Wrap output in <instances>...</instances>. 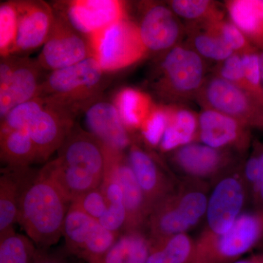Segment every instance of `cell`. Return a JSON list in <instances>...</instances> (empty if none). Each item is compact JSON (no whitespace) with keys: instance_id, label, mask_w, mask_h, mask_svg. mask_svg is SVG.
<instances>
[{"instance_id":"6da1fadb","label":"cell","mask_w":263,"mask_h":263,"mask_svg":"<svg viewBox=\"0 0 263 263\" xmlns=\"http://www.w3.org/2000/svg\"><path fill=\"white\" fill-rule=\"evenodd\" d=\"M20 190L18 222L38 247L56 245L70 200L43 169Z\"/></svg>"},{"instance_id":"7a4b0ae2","label":"cell","mask_w":263,"mask_h":263,"mask_svg":"<svg viewBox=\"0 0 263 263\" xmlns=\"http://www.w3.org/2000/svg\"><path fill=\"white\" fill-rule=\"evenodd\" d=\"M210 191V185L205 181L180 180L151 211L146 226L152 243L186 233L205 219Z\"/></svg>"},{"instance_id":"3957f363","label":"cell","mask_w":263,"mask_h":263,"mask_svg":"<svg viewBox=\"0 0 263 263\" xmlns=\"http://www.w3.org/2000/svg\"><path fill=\"white\" fill-rule=\"evenodd\" d=\"M263 242V209L245 212L224 234L200 233L190 263H233Z\"/></svg>"},{"instance_id":"277c9868","label":"cell","mask_w":263,"mask_h":263,"mask_svg":"<svg viewBox=\"0 0 263 263\" xmlns=\"http://www.w3.org/2000/svg\"><path fill=\"white\" fill-rule=\"evenodd\" d=\"M104 71L94 57L52 71L40 86L39 95L48 101L74 109L97 95Z\"/></svg>"},{"instance_id":"5b68a950","label":"cell","mask_w":263,"mask_h":263,"mask_svg":"<svg viewBox=\"0 0 263 263\" xmlns=\"http://www.w3.org/2000/svg\"><path fill=\"white\" fill-rule=\"evenodd\" d=\"M88 37L91 57L100 64L104 72L120 70L133 65L147 51L138 25L127 18Z\"/></svg>"},{"instance_id":"8992f818","label":"cell","mask_w":263,"mask_h":263,"mask_svg":"<svg viewBox=\"0 0 263 263\" xmlns=\"http://www.w3.org/2000/svg\"><path fill=\"white\" fill-rule=\"evenodd\" d=\"M250 201L240 167L230 169L213 183L202 234H224L243 214Z\"/></svg>"},{"instance_id":"52a82bcc","label":"cell","mask_w":263,"mask_h":263,"mask_svg":"<svg viewBox=\"0 0 263 263\" xmlns=\"http://www.w3.org/2000/svg\"><path fill=\"white\" fill-rule=\"evenodd\" d=\"M106 160V146L103 142L91 133L72 128L53 161L65 172L100 186Z\"/></svg>"},{"instance_id":"ba28073f","label":"cell","mask_w":263,"mask_h":263,"mask_svg":"<svg viewBox=\"0 0 263 263\" xmlns=\"http://www.w3.org/2000/svg\"><path fill=\"white\" fill-rule=\"evenodd\" d=\"M203 102L210 109L234 118L247 127L263 129V103L233 83L214 77L204 86Z\"/></svg>"},{"instance_id":"9c48e42d","label":"cell","mask_w":263,"mask_h":263,"mask_svg":"<svg viewBox=\"0 0 263 263\" xmlns=\"http://www.w3.org/2000/svg\"><path fill=\"white\" fill-rule=\"evenodd\" d=\"M174 167L183 179L212 181L235 167L233 153L216 149L202 143H193L174 151Z\"/></svg>"},{"instance_id":"30bf717a","label":"cell","mask_w":263,"mask_h":263,"mask_svg":"<svg viewBox=\"0 0 263 263\" xmlns=\"http://www.w3.org/2000/svg\"><path fill=\"white\" fill-rule=\"evenodd\" d=\"M91 56L89 43L64 17H54L51 32L37 59L41 68L54 71L70 67Z\"/></svg>"},{"instance_id":"8fae6325","label":"cell","mask_w":263,"mask_h":263,"mask_svg":"<svg viewBox=\"0 0 263 263\" xmlns=\"http://www.w3.org/2000/svg\"><path fill=\"white\" fill-rule=\"evenodd\" d=\"M46 101L44 109L27 127L37 150L38 162L47 160L55 151L61 148L73 128L76 114L73 109Z\"/></svg>"},{"instance_id":"7c38bea8","label":"cell","mask_w":263,"mask_h":263,"mask_svg":"<svg viewBox=\"0 0 263 263\" xmlns=\"http://www.w3.org/2000/svg\"><path fill=\"white\" fill-rule=\"evenodd\" d=\"M106 154L105 173L114 178L122 190L124 206L127 214L124 231L142 230L143 226H146L152 209L137 181L127 157L122 151L108 146H106Z\"/></svg>"},{"instance_id":"4fadbf2b","label":"cell","mask_w":263,"mask_h":263,"mask_svg":"<svg viewBox=\"0 0 263 263\" xmlns=\"http://www.w3.org/2000/svg\"><path fill=\"white\" fill-rule=\"evenodd\" d=\"M197 139L216 149L243 153L248 149L251 137L249 128L234 118L207 108L199 116Z\"/></svg>"},{"instance_id":"5bb4252c","label":"cell","mask_w":263,"mask_h":263,"mask_svg":"<svg viewBox=\"0 0 263 263\" xmlns=\"http://www.w3.org/2000/svg\"><path fill=\"white\" fill-rule=\"evenodd\" d=\"M166 86L179 95H190L201 88L204 65L201 57L189 48L175 46L162 63Z\"/></svg>"},{"instance_id":"9a60e30c","label":"cell","mask_w":263,"mask_h":263,"mask_svg":"<svg viewBox=\"0 0 263 263\" xmlns=\"http://www.w3.org/2000/svg\"><path fill=\"white\" fill-rule=\"evenodd\" d=\"M66 14V19L74 29L88 36L126 18L124 4L117 0L70 2Z\"/></svg>"},{"instance_id":"2e32d148","label":"cell","mask_w":263,"mask_h":263,"mask_svg":"<svg viewBox=\"0 0 263 263\" xmlns=\"http://www.w3.org/2000/svg\"><path fill=\"white\" fill-rule=\"evenodd\" d=\"M37 62L28 59L15 60L12 74L0 75V117H6L15 106L39 95Z\"/></svg>"},{"instance_id":"e0dca14e","label":"cell","mask_w":263,"mask_h":263,"mask_svg":"<svg viewBox=\"0 0 263 263\" xmlns=\"http://www.w3.org/2000/svg\"><path fill=\"white\" fill-rule=\"evenodd\" d=\"M18 30L13 53L35 49L51 32L55 15L49 5L41 1L16 3Z\"/></svg>"},{"instance_id":"ac0fdd59","label":"cell","mask_w":263,"mask_h":263,"mask_svg":"<svg viewBox=\"0 0 263 263\" xmlns=\"http://www.w3.org/2000/svg\"><path fill=\"white\" fill-rule=\"evenodd\" d=\"M127 159L152 209L171 193L179 182L164 174L152 156L136 144L131 145Z\"/></svg>"},{"instance_id":"d6986e66","label":"cell","mask_w":263,"mask_h":263,"mask_svg":"<svg viewBox=\"0 0 263 263\" xmlns=\"http://www.w3.org/2000/svg\"><path fill=\"white\" fill-rule=\"evenodd\" d=\"M85 115L90 133L104 144L122 152L130 144L127 128L114 104L105 101L91 103Z\"/></svg>"},{"instance_id":"ffe728a7","label":"cell","mask_w":263,"mask_h":263,"mask_svg":"<svg viewBox=\"0 0 263 263\" xmlns=\"http://www.w3.org/2000/svg\"><path fill=\"white\" fill-rule=\"evenodd\" d=\"M138 28L147 51H160L172 48L181 32L172 10L160 5H153L146 10Z\"/></svg>"},{"instance_id":"44dd1931","label":"cell","mask_w":263,"mask_h":263,"mask_svg":"<svg viewBox=\"0 0 263 263\" xmlns=\"http://www.w3.org/2000/svg\"><path fill=\"white\" fill-rule=\"evenodd\" d=\"M227 8L232 23L252 46L263 51V0H233Z\"/></svg>"},{"instance_id":"7402d4cb","label":"cell","mask_w":263,"mask_h":263,"mask_svg":"<svg viewBox=\"0 0 263 263\" xmlns=\"http://www.w3.org/2000/svg\"><path fill=\"white\" fill-rule=\"evenodd\" d=\"M151 249L152 241L143 230H127L119 235L102 263H146Z\"/></svg>"},{"instance_id":"603a6c76","label":"cell","mask_w":263,"mask_h":263,"mask_svg":"<svg viewBox=\"0 0 263 263\" xmlns=\"http://www.w3.org/2000/svg\"><path fill=\"white\" fill-rule=\"evenodd\" d=\"M169 120L160 147L163 152H173L195 142L198 135V119L186 109L168 108Z\"/></svg>"},{"instance_id":"cb8c5ba5","label":"cell","mask_w":263,"mask_h":263,"mask_svg":"<svg viewBox=\"0 0 263 263\" xmlns=\"http://www.w3.org/2000/svg\"><path fill=\"white\" fill-rule=\"evenodd\" d=\"M2 162L12 168L22 171L38 162L37 150L27 129L0 135Z\"/></svg>"},{"instance_id":"d4e9b609","label":"cell","mask_w":263,"mask_h":263,"mask_svg":"<svg viewBox=\"0 0 263 263\" xmlns=\"http://www.w3.org/2000/svg\"><path fill=\"white\" fill-rule=\"evenodd\" d=\"M114 105L127 129H141L155 106L148 95L133 88L121 90L116 96Z\"/></svg>"},{"instance_id":"484cf974","label":"cell","mask_w":263,"mask_h":263,"mask_svg":"<svg viewBox=\"0 0 263 263\" xmlns=\"http://www.w3.org/2000/svg\"><path fill=\"white\" fill-rule=\"evenodd\" d=\"M98 220L93 219L75 201L71 202L64 221L62 235L70 253L79 257Z\"/></svg>"},{"instance_id":"4316f807","label":"cell","mask_w":263,"mask_h":263,"mask_svg":"<svg viewBox=\"0 0 263 263\" xmlns=\"http://www.w3.org/2000/svg\"><path fill=\"white\" fill-rule=\"evenodd\" d=\"M195 239L186 233L173 235L152 243L146 263H190Z\"/></svg>"},{"instance_id":"83f0119b","label":"cell","mask_w":263,"mask_h":263,"mask_svg":"<svg viewBox=\"0 0 263 263\" xmlns=\"http://www.w3.org/2000/svg\"><path fill=\"white\" fill-rule=\"evenodd\" d=\"M20 185L8 174L0 178V236L13 229L18 222Z\"/></svg>"},{"instance_id":"f1b7e54d","label":"cell","mask_w":263,"mask_h":263,"mask_svg":"<svg viewBox=\"0 0 263 263\" xmlns=\"http://www.w3.org/2000/svg\"><path fill=\"white\" fill-rule=\"evenodd\" d=\"M37 253L32 240L14 230L0 236V263H33Z\"/></svg>"},{"instance_id":"f546056e","label":"cell","mask_w":263,"mask_h":263,"mask_svg":"<svg viewBox=\"0 0 263 263\" xmlns=\"http://www.w3.org/2000/svg\"><path fill=\"white\" fill-rule=\"evenodd\" d=\"M119 235V233L104 228L98 221L79 257L88 263H102Z\"/></svg>"},{"instance_id":"4dcf8cb0","label":"cell","mask_w":263,"mask_h":263,"mask_svg":"<svg viewBox=\"0 0 263 263\" xmlns=\"http://www.w3.org/2000/svg\"><path fill=\"white\" fill-rule=\"evenodd\" d=\"M46 105L45 98L38 96L16 105L2 119L0 135L27 129L29 123L42 111Z\"/></svg>"},{"instance_id":"1f68e13d","label":"cell","mask_w":263,"mask_h":263,"mask_svg":"<svg viewBox=\"0 0 263 263\" xmlns=\"http://www.w3.org/2000/svg\"><path fill=\"white\" fill-rule=\"evenodd\" d=\"M193 43L195 51L200 57L215 61H224L234 53L209 23H207L205 32L194 35Z\"/></svg>"},{"instance_id":"d6a6232c","label":"cell","mask_w":263,"mask_h":263,"mask_svg":"<svg viewBox=\"0 0 263 263\" xmlns=\"http://www.w3.org/2000/svg\"><path fill=\"white\" fill-rule=\"evenodd\" d=\"M18 30L16 2L2 3L0 6V53L3 58L13 53Z\"/></svg>"},{"instance_id":"836d02e7","label":"cell","mask_w":263,"mask_h":263,"mask_svg":"<svg viewBox=\"0 0 263 263\" xmlns=\"http://www.w3.org/2000/svg\"><path fill=\"white\" fill-rule=\"evenodd\" d=\"M170 5L175 14L186 20L207 21V23L221 20L214 3L208 0H174Z\"/></svg>"},{"instance_id":"e575fe53","label":"cell","mask_w":263,"mask_h":263,"mask_svg":"<svg viewBox=\"0 0 263 263\" xmlns=\"http://www.w3.org/2000/svg\"><path fill=\"white\" fill-rule=\"evenodd\" d=\"M209 24L234 53L243 55L245 53L258 51L257 48L251 44L245 34L232 22L219 20L209 22Z\"/></svg>"},{"instance_id":"d590c367","label":"cell","mask_w":263,"mask_h":263,"mask_svg":"<svg viewBox=\"0 0 263 263\" xmlns=\"http://www.w3.org/2000/svg\"><path fill=\"white\" fill-rule=\"evenodd\" d=\"M168 120V108L153 107L141 128L143 137L150 145L160 144Z\"/></svg>"},{"instance_id":"8d00e7d4","label":"cell","mask_w":263,"mask_h":263,"mask_svg":"<svg viewBox=\"0 0 263 263\" xmlns=\"http://www.w3.org/2000/svg\"><path fill=\"white\" fill-rule=\"evenodd\" d=\"M240 56L243 64L246 90L263 103V86L259 51L245 53Z\"/></svg>"},{"instance_id":"74e56055","label":"cell","mask_w":263,"mask_h":263,"mask_svg":"<svg viewBox=\"0 0 263 263\" xmlns=\"http://www.w3.org/2000/svg\"><path fill=\"white\" fill-rule=\"evenodd\" d=\"M73 201L77 202L88 215L98 221L108 207V200L100 186L86 192Z\"/></svg>"},{"instance_id":"f35d334b","label":"cell","mask_w":263,"mask_h":263,"mask_svg":"<svg viewBox=\"0 0 263 263\" xmlns=\"http://www.w3.org/2000/svg\"><path fill=\"white\" fill-rule=\"evenodd\" d=\"M127 214L123 200L109 202L108 209L98 222L104 228L114 233H119L125 229Z\"/></svg>"},{"instance_id":"ab89813d","label":"cell","mask_w":263,"mask_h":263,"mask_svg":"<svg viewBox=\"0 0 263 263\" xmlns=\"http://www.w3.org/2000/svg\"><path fill=\"white\" fill-rule=\"evenodd\" d=\"M219 77L230 81V82L246 90L241 56L238 53H234L224 61H223L220 70H219Z\"/></svg>"},{"instance_id":"60d3db41","label":"cell","mask_w":263,"mask_h":263,"mask_svg":"<svg viewBox=\"0 0 263 263\" xmlns=\"http://www.w3.org/2000/svg\"><path fill=\"white\" fill-rule=\"evenodd\" d=\"M33 263H67L65 260L54 256L41 254L38 252Z\"/></svg>"},{"instance_id":"b9f144b4","label":"cell","mask_w":263,"mask_h":263,"mask_svg":"<svg viewBox=\"0 0 263 263\" xmlns=\"http://www.w3.org/2000/svg\"><path fill=\"white\" fill-rule=\"evenodd\" d=\"M233 263H262L259 259L258 256L255 255L250 258L238 259Z\"/></svg>"},{"instance_id":"7bdbcfd3","label":"cell","mask_w":263,"mask_h":263,"mask_svg":"<svg viewBox=\"0 0 263 263\" xmlns=\"http://www.w3.org/2000/svg\"><path fill=\"white\" fill-rule=\"evenodd\" d=\"M259 66H260L261 76L263 83V51H259Z\"/></svg>"},{"instance_id":"ee69618b","label":"cell","mask_w":263,"mask_h":263,"mask_svg":"<svg viewBox=\"0 0 263 263\" xmlns=\"http://www.w3.org/2000/svg\"><path fill=\"white\" fill-rule=\"evenodd\" d=\"M258 256L259 257V258H260L261 260H262V262H263V253L260 254H258Z\"/></svg>"},{"instance_id":"f6af8a7d","label":"cell","mask_w":263,"mask_h":263,"mask_svg":"<svg viewBox=\"0 0 263 263\" xmlns=\"http://www.w3.org/2000/svg\"><path fill=\"white\" fill-rule=\"evenodd\" d=\"M257 256H258V254H257ZM258 257H259V256H258ZM259 259H260L261 262L263 263L262 261V260H261V259H260V258H259Z\"/></svg>"}]
</instances>
